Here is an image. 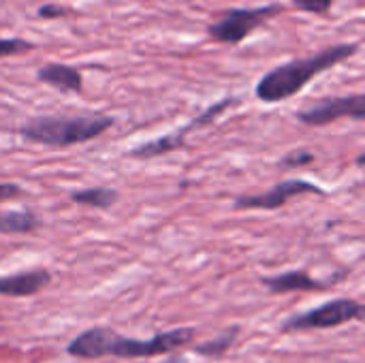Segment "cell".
<instances>
[{
    "mask_svg": "<svg viewBox=\"0 0 365 363\" xmlns=\"http://www.w3.org/2000/svg\"><path fill=\"white\" fill-rule=\"evenodd\" d=\"M299 195H319V197H325L327 193L308 182V180H299V178H293V180H282L278 182L276 186H272L267 193H261V195H244V197H237L233 201V208L235 210H280L284 208L291 199L299 197Z\"/></svg>",
    "mask_w": 365,
    "mask_h": 363,
    "instance_id": "cell-6",
    "label": "cell"
},
{
    "mask_svg": "<svg viewBox=\"0 0 365 363\" xmlns=\"http://www.w3.org/2000/svg\"><path fill=\"white\" fill-rule=\"evenodd\" d=\"M357 51H359V43H340V45L325 47L312 56L284 62L259 79L255 94L263 103L287 101V98L295 96L297 92H302L314 77H319L325 71H329L331 66L349 60Z\"/></svg>",
    "mask_w": 365,
    "mask_h": 363,
    "instance_id": "cell-2",
    "label": "cell"
},
{
    "mask_svg": "<svg viewBox=\"0 0 365 363\" xmlns=\"http://www.w3.org/2000/svg\"><path fill=\"white\" fill-rule=\"evenodd\" d=\"M314 163V154L310 150H297V152H291L282 158L280 167L282 169H297V167H306Z\"/></svg>",
    "mask_w": 365,
    "mask_h": 363,
    "instance_id": "cell-17",
    "label": "cell"
},
{
    "mask_svg": "<svg viewBox=\"0 0 365 363\" xmlns=\"http://www.w3.org/2000/svg\"><path fill=\"white\" fill-rule=\"evenodd\" d=\"M34 49L32 43L24 41V39H0V58H9V56H19Z\"/></svg>",
    "mask_w": 365,
    "mask_h": 363,
    "instance_id": "cell-15",
    "label": "cell"
},
{
    "mask_svg": "<svg viewBox=\"0 0 365 363\" xmlns=\"http://www.w3.org/2000/svg\"><path fill=\"white\" fill-rule=\"evenodd\" d=\"M282 4H263L252 9H229L225 11L218 21L207 26V36L212 41L225 45H237L246 41L257 28L272 21L278 13H282Z\"/></svg>",
    "mask_w": 365,
    "mask_h": 363,
    "instance_id": "cell-5",
    "label": "cell"
},
{
    "mask_svg": "<svg viewBox=\"0 0 365 363\" xmlns=\"http://www.w3.org/2000/svg\"><path fill=\"white\" fill-rule=\"evenodd\" d=\"M197 336L195 327H175L154 334L148 340L120 336L111 327H88L66 344V353L75 359L94 362L103 357L115 359H152L175 353L192 344Z\"/></svg>",
    "mask_w": 365,
    "mask_h": 363,
    "instance_id": "cell-1",
    "label": "cell"
},
{
    "mask_svg": "<svg viewBox=\"0 0 365 363\" xmlns=\"http://www.w3.org/2000/svg\"><path fill=\"white\" fill-rule=\"evenodd\" d=\"M36 15L41 19H58V17H64L66 15V9L58 6V4H43L36 9Z\"/></svg>",
    "mask_w": 365,
    "mask_h": 363,
    "instance_id": "cell-19",
    "label": "cell"
},
{
    "mask_svg": "<svg viewBox=\"0 0 365 363\" xmlns=\"http://www.w3.org/2000/svg\"><path fill=\"white\" fill-rule=\"evenodd\" d=\"M51 272L47 267H34L26 272H15L0 276V295L2 297H34L51 285Z\"/></svg>",
    "mask_w": 365,
    "mask_h": 363,
    "instance_id": "cell-9",
    "label": "cell"
},
{
    "mask_svg": "<svg viewBox=\"0 0 365 363\" xmlns=\"http://www.w3.org/2000/svg\"><path fill=\"white\" fill-rule=\"evenodd\" d=\"M41 227V218L32 210H9L0 212V233L21 235L32 233Z\"/></svg>",
    "mask_w": 365,
    "mask_h": 363,
    "instance_id": "cell-13",
    "label": "cell"
},
{
    "mask_svg": "<svg viewBox=\"0 0 365 363\" xmlns=\"http://www.w3.org/2000/svg\"><path fill=\"white\" fill-rule=\"evenodd\" d=\"M338 278L331 280H317L306 270H291L276 276L261 278V285L272 295H284V293H317V291H329L334 289Z\"/></svg>",
    "mask_w": 365,
    "mask_h": 363,
    "instance_id": "cell-8",
    "label": "cell"
},
{
    "mask_svg": "<svg viewBox=\"0 0 365 363\" xmlns=\"http://www.w3.org/2000/svg\"><path fill=\"white\" fill-rule=\"evenodd\" d=\"M365 308L361 302L351 297H338L325 302L312 310L293 315L280 323V334H302V332H317V329H336L353 321H364Z\"/></svg>",
    "mask_w": 365,
    "mask_h": 363,
    "instance_id": "cell-4",
    "label": "cell"
},
{
    "mask_svg": "<svg viewBox=\"0 0 365 363\" xmlns=\"http://www.w3.org/2000/svg\"><path fill=\"white\" fill-rule=\"evenodd\" d=\"M242 336V327L240 325H229L225 327L216 338L212 340H205L201 344H195L192 347V353L203 357V359H214V362H220L229 355V351L237 344Z\"/></svg>",
    "mask_w": 365,
    "mask_h": 363,
    "instance_id": "cell-12",
    "label": "cell"
},
{
    "mask_svg": "<svg viewBox=\"0 0 365 363\" xmlns=\"http://www.w3.org/2000/svg\"><path fill=\"white\" fill-rule=\"evenodd\" d=\"M295 9L304 13H314V15H325L331 11L336 0H291Z\"/></svg>",
    "mask_w": 365,
    "mask_h": 363,
    "instance_id": "cell-16",
    "label": "cell"
},
{
    "mask_svg": "<svg viewBox=\"0 0 365 363\" xmlns=\"http://www.w3.org/2000/svg\"><path fill=\"white\" fill-rule=\"evenodd\" d=\"M113 122L109 116H38L21 124L19 135L47 148H71L101 137Z\"/></svg>",
    "mask_w": 365,
    "mask_h": 363,
    "instance_id": "cell-3",
    "label": "cell"
},
{
    "mask_svg": "<svg viewBox=\"0 0 365 363\" xmlns=\"http://www.w3.org/2000/svg\"><path fill=\"white\" fill-rule=\"evenodd\" d=\"M340 118H353L357 122L365 120V96L364 94H349V96H334L323 98L317 105L297 113V120L306 126H327Z\"/></svg>",
    "mask_w": 365,
    "mask_h": 363,
    "instance_id": "cell-7",
    "label": "cell"
},
{
    "mask_svg": "<svg viewBox=\"0 0 365 363\" xmlns=\"http://www.w3.org/2000/svg\"><path fill=\"white\" fill-rule=\"evenodd\" d=\"M71 201L83 208H94V210H109L120 201V193L115 188H105V186H94V188H81L71 193Z\"/></svg>",
    "mask_w": 365,
    "mask_h": 363,
    "instance_id": "cell-14",
    "label": "cell"
},
{
    "mask_svg": "<svg viewBox=\"0 0 365 363\" xmlns=\"http://www.w3.org/2000/svg\"><path fill=\"white\" fill-rule=\"evenodd\" d=\"M24 195V188L19 184H11V182H0V201H11V199H19Z\"/></svg>",
    "mask_w": 365,
    "mask_h": 363,
    "instance_id": "cell-18",
    "label": "cell"
},
{
    "mask_svg": "<svg viewBox=\"0 0 365 363\" xmlns=\"http://www.w3.org/2000/svg\"><path fill=\"white\" fill-rule=\"evenodd\" d=\"M36 79L41 83H47L60 92H68V94H79L83 90V77L75 66L62 64V62H49L43 64L36 71Z\"/></svg>",
    "mask_w": 365,
    "mask_h": 363,
    "instance_id": "cell-10",
    "label": "cell"
},
{
    "mask_svg": "<svg viewBox=\"0 0 365 363\" xmlns=\"http://www.w3.org/2000/svg\"><path fill=\"white\" fill-rule=\"evenodd\" d=\"M190 131H197V126H195L192 120H190L188 124L175 128L173 133H167V135H163V137H158V139H152V141H148V143H141V145L133 148V150L128 152V156H130V158H156V156H165V154H169V152H175V150L184 148L186 135H188Z\"/></svg>",
    "mask_w": 365,
    "mask_h": 363,
    "instance_id": "cell-11",
    "label": "cell"
}]
</instances>
